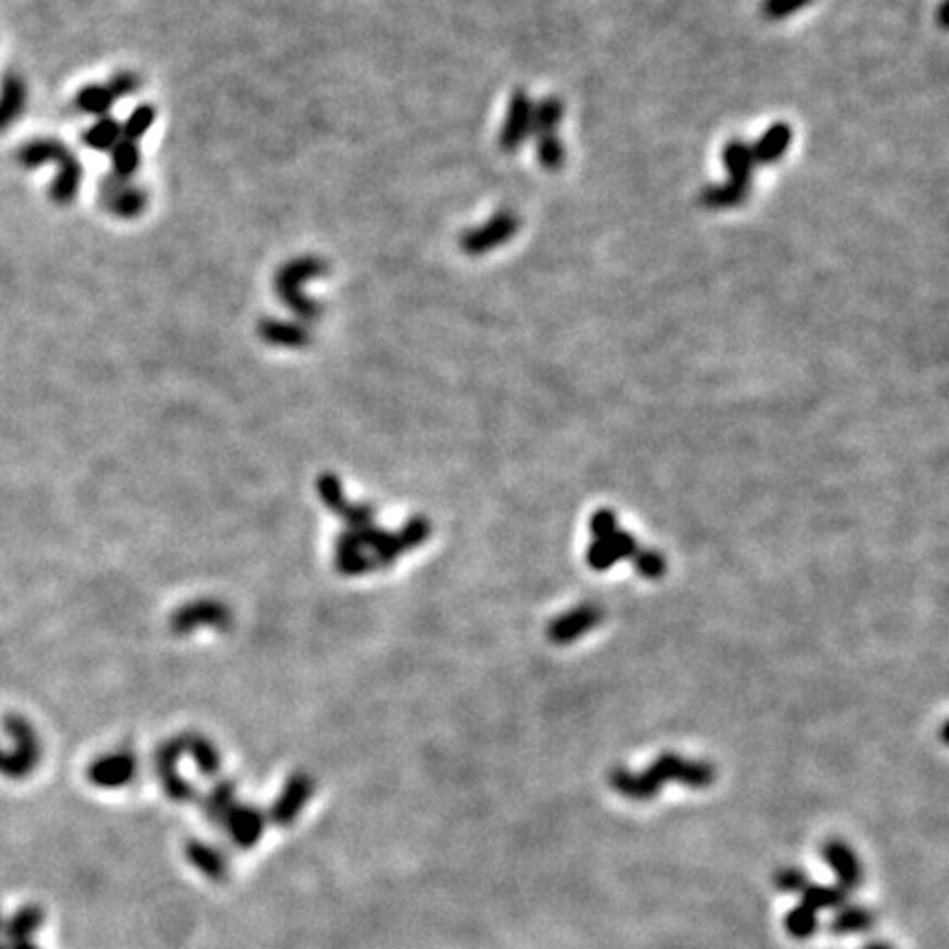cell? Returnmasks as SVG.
<instances>
[{
    "mask_svg": "<svg viewBox=\"0 0 949 949\" xmlns=\"http://www.w3.org/2000/svg\"><path fill=\"white\" fill-rule=\"evenodd\" d=\"M611 787L629 800H650L655 798L663 783H680L693 789H704L714 783V768L701 761H688L678 754H661L657 761L644 772L613 770L609 774Z\"/></svg>",
    "mask_w": 949,
    "mask_h": 949,
    "instance_id": "1",
    "label": "cell"
},
{
    "mask_svg": "<svg viewBox=\"0 0 949 949\" xmlns=\"http://www.w3.org/2000/svg\"><path fill=\"white\" fill-rule=\"evenodd\" d=\"M326 273V260L311 255L295 257L275 273V293L302 321H315L321 317V306L304 293V287L311 279L324 277Z\"/></svg>",
    "mask_w": 949,
    "mask_h": 949,
    "instance_id": "2",
    "label": "cell"
},
{
    "mask_svg": "<svg viewBox=\"0 0 949 949\" xmlns=\"http://www.w3.org/2000/svg\"><path fill=\"white\" fill-rule=\"evenodd\" d=\"M594 541L587 552V562L592 569L605 572L611 565L622 558L637 556V543L631 534H627L611 510H598L592 519Z\"/></svg>",
    "mask_w": 949,
    "mask_h": 949,
    "instance_id": "3",
    "label": "cell"
},
{
    "mask_svg": "<svg viewBox=\"0 0 949 949\" xmlns=\"http://www.w3.org/2000/svg\"><path fill=\"white\" fill-rule=\"evenodd\" d=\"M5 730L14 738L16 747L12 751L0 749V774L8 776V779H14V781H23L40 763L38 736H36L34 727L23 717H16V714H10L5 719Z\"/></svg>",
    "mask_w": 949,
    "mask_h": 949,
    "instance_id": "4",
    "label": "cell"
},
{
    "mask_svg": "<svg viewBox=\"0 0 949 949\" xmlns=\"http://www.w3.org/2000/svg\"><path fill=\"white\" fill-rule=\"evenodd\" d=\"M519 231V218L515 212L502 210L497 212L493 218H489L484 225L468 229L461 238V251L468 255H484L491 253L495 249H499L502 244L510 242Z\"/></svg>",
    "mask_w": 949,
    "mask_h": 949,
    "instance_id": "5",
    "label": "cell"
},
{
    "mask_svg": "<svg viewBox=\"0 0 949 949\" xmlns=\"http://www.w3.org/2000/svg\"><path fill=\"white\" fill-rule=\"evenodd\" d=\"M100 203L113 216L124 218V220H132L145 212L148 194H145L143 187L132 185L128 178H119L115 174H109L100 182Z\"/></svg>",
    "mask_w": 949,
    "mask_h": 949,
    "instance_id": "6",
    "label": "cell"
},
{
    "mask_svg": "<svg viewBox=\"0 0 949 949\" xmlns=\"http://www.w3.org/2000/svg\"><path fill=\"white\" fill-rule=\"evenodd\" d=\"M532 111L534 102L528 92L517 90L508 102V115L499 135V145L504 152H517L532 135Z\"/></svg>",
    "mask_w": 949,
    "mask_h": 949,
    "instance_id": "7",
    "label": "cell"
},
{
    "mask_svg": "<svg viewBox=\"0 0 949 949\" xmlns=\"http://www.w3.org/2000/svg\"><path fill=\"white\" fill-rule=\"evenodd\" d=\"M822 860L835 873L842 890L850 893V890H856L862 884V877H864L862 864H860L858 856H856V852H852V848L848 844H844L839 839L824 842V846H822Z\"/></svg>",
    "mask_w": 949,
    "mask_h": 949,
    "instance_id": "8",
    "label": "cell"
},
{
    "mask_svg": "<svg viewBox=\"0 0 949 949\" xmlns=\"http://www.w3.org/2000/svg\"><path fill=\"white\" fill-rule=\"evenodd\" d=\"M603 611L596 605H583L569 613L556 618L549 624V640L556 644H569L592 631L596 624H600Z\"/></svg>",
    "mask_w": 949,
    "mask_h": 949,
    "instance_id": "9",
    "label": "cell"
},
{
    "mask_svg": "<svg viewBox=\"0 0 949 949\" xmlns=\"http://www.w3.org/2000/svg\"><path fill=\"white\" fill-rule=\"evenodd\" d=\"M223 824L238 848H253L264 833V815L255 807H231Z\"/></svg>",
    "mask_w": 949,
    "mask_h": 949,
    "instance_id": "10",
    "label": "cell"
},
{
    "mask_svg": "<svg viewBox=\"0 0 949 949\" xmlns=\"http://www.w3.org/2000/svg\"><path fill=\"white\" fill-rule=\"evenodd\" d=\"M25 106H27V84L18 73L8 71L3 77H0V132H5L16 124V119H21Z\"/></svg>",
    "mask_w": 949,
    "mask_h": 949,
    "instance_id": "11",
    "label": "cell"
},
{
    "mask_svg": "<svg viewBox=\"0 0 949 949\" xmlns=\"http://www.w3.org/2000/svg\"><path fill=\"white\" fill-rule=\"evenodd\" d=\"M185 856H187V862L192 864L199 873H203L210 882L223 884L231 875V866H229V862H227V858L223 856V852L218 848L201 842V839L187 842Z\"/></svg>",
    "mask_w": 949,
    "mask_h": 949,
    "instance_id": "12",
    "label": "cell"
},
{
    "mask_svg": "<svg viewBox=\"0 0 949 949\" xmlns=\"http://www.w3.org/2000/svg\"><path fill=\"white\" fill-rule=\"evenodd\" d=\"M311 794H313V785H311V781H308L306 776H295V779H291L289 785L283 787L281 796L277 798L273 811H270L273 822L279 824V826H289V824H293L295 818L302 813L304 805L308 802Z\"/></svg>",
    "mask_w": 949,
    "mask_h": 949,
    "instance_id": "13",
    "label": "cell"
},
{
    "mask_svg": "<svg viewBox=\"0 0 949 949\" xmlns=\"http://www.w3.org/2000/svg\"><path fill=\"white\" fill-rule=\"evenodd\" d=\"M794 141V130L787 124H774L765 130V135L751 145V154L756 165H774L779 163Z\"/></svg>",
    "mask_w": 949,
    "mask_h": 949,
    "instance_id": "14",
    "label": "cell"
},
{
    "mask_svg": "<svg viewBox=\"0 0 949 949\" xmlns=\"http://www.w3.org/2000/svg\"><path fill=\"white\" fill-rule=\"evenodd\" d=\"M81 185V165L75 159L73 152H68L60 163H58V176L51 182L49 197L55 205H71L77 199Z\"/></svg>",
    "mask_w": 949,
    "mask_h": 949,
    "instance_id": "15",
    "label": "cell"
},
{
    "mask_svg": "<svg viewBox=\"0 0 949 949\" xmlns=\"http://www.w3.org/2000/svg\"><path fill=\"white\" fill-rule=\"evenodd\" d=\"M88 776L98 787H122L135 776V761L130 756L102 758L88 770Z\"/></svg>",
    "mask_w": 949,
    "mask_h": 949,
    "instance_id": "16",
    "label": "cell"
},
{
    "mask_svg": "<svg viewBox=\"0 0 949 949\" xmlns=\"http://www.w3.org/2000/svg\"><path fill=\"white\" fill-rule=\"evenodd\" d=\"M68 152L71 150L58 139H31L25 145H21L16 159L23 167L36 169V167H42L47 163L58 165Z\"/></svg>",
    "mask_w": 949,
    "mask_h": 949,
    "instance_id": "17",
    "label": "cell"
},
{
    "mask_svg": "<svg viewBox=\"0 0 949 949\" xmlns=\"http://www.w3.org/2000/svg\"><path fill=\"white\" fill-rule=\"evenodd\" d=\"M723 165H725L732 182H736L741 187H749L751 174H754V167H756V161H754V154H751V145H747L745 141L732 139L723 148Z\"/></svg>",
    "mask_w": 949,
    "mask_h": 949,
    "instance_id": "18",
    "label": "cell"
},
{
    "mask_svg": "<svg viewBox=\"0 0 949 949\" xmlns=\"http://www.w3.org/2000/svg\"><path fill=\"white\" fill-rule=\"evenodd\" d=\"M260 334L264 341L283 347H304L311 341V334L302 324L279 319H264L260 324Z\"/></svg>",
    "mask_w": 949,
    "mask_h": 949,
    "instance_id": "19",
    "label": "cell"
},
{
    "mask_svg": "<svg viewBox=\"0 0 949 949\" xmlns=\"http://www.w3.org/2000/svg\"><path fill=\"white\" fill-rule=\"evenodd\" d=\"M42 923H45V910L38 906H25L3 925V934L14 945L21 940H29L42 927Z\"/></svg>",
    "mask_w": 949,
    "mask_h": 949,
    "instance_id": "20",
    "label": "cell"
},
{
    "mask_svg": "<svg viewBox=\"0 0 949 949\" xmlns=\"http://www.w3.org/2000/svg\"><path fill=\"white\" fill-rule=\"evenodd\" d=\"M875 925V914L869 908L860 906H844L831 921V932L837 936L846 934H864Z\"/></svg>",
    "mask_w": 949,
    "mask_h": 949,
    "instance_id": "21",
    "label": "cell"
},
{
    "mask_svg": "<svg viewBox=\"0 0 949 949\" xmlns=\"http://www.w3.org/2000/svg\"><path fill=\"white\" fill-rule=\"evenodd\" d=\"M749 194V187H741L732 180L723 185H710L701 192V205L708 210H732L736 205H743Z\"/></svg>",
    "mask_w": 949,
    "mask_h": 949,
    "instance_id": "22",
    "label": "cell"
},
{
    "mask_svg": "<svg viewBox=\"0 0 949 949\" xmlns=\"http://www.w3.org/2000/svg\"><path fill=\"white\" fill-rule=\"evenodd\" d=\"M113 104H115V94L111 92V88L106 84L104 86L102 84L84 86L75 98V106L79 113L98 115V117H106L111 113Z\"/></svg>",
    "mask_w": 949,
    "mask_h": 949,
    "instance_id": "23",
    "label": "cell"
},
{
    "mask_svg": "<svg viewBox=\"0 0 949 949\" xmlns=\"http://www.w3.org/2000/svg\"><path fill=\"white\" fill-rule=\"evenodd\" d=\"M84 145L92 148V150H113L119 141H122V124H117L113 117H100L98 124H92L88 130H84L81 135Z\"/></svg>",
    "mask_w": 949,
    "mask_h": 949,
    "instance_id": "24",
    "label": "cell"
},
{
    "mask_svg": "<svg viewBox=\"0 0 949 949\" xmlns=\"http://www.w3.org/2000/svg\"><path fill=\"white\" fill-rule=\"evenodd\" d=\"M802 906L809 910H839L846 906L848 893L839 886H820V884H807V888L800 893Z\"/></svg>",
    "mask_w": 949,
    "mask_h": 949,
    "instance_id": "25",
    "label": "cell"
},
{
    "mask_svg": "<svg viewBox=\"0 0 949 949\" xmlns=\"http://www.w3.org/2000/svg\"><path fill=\"white\" fill-rule=\"evenodd\" d=\"M565 117V104L556 98H545L539 104H534L532 111V135H556L558 124Z\"/></svg>",
    "mask_w": 949,
    "mask_h": 949,
    "instance_id": "26",
    "label": "cell"
},
{
    "mask_svg": "<svg viewBox=\"0 0 949 949\" xmlns=\"http://www.w3.org/2000/svg\"><path fill=\"white\" fill-rule=\"evenodd\" d=\"M141 152L135 141L122 137V141L113 148V174L119 178H128L139 169Z\"/></svg>",
    "mask_w": 949,
    "mask_h": 949,
    "instance_id": "27",
    "label": "cell"
},
{
    "mask_svg": "<svg viewBox=\"0 0 949 949\" xmlns=\"http://www.w3.org/2000/svg\"><path fill=\"white\" fill-rule=\"evenodd\" d=\"M565 143L556 137V135H541L536 137V159L541 163V167L556 172L565 165Z\"/></svg>",
    "mask_w": 949,
    "mask_h": 949,
    "instance_id": "28",
    "label": "cell"
},
{
    "mask_svg": "<svg viewBox=\"0 0 949 949\" xmlns=\"http://www.w3.org/2000/svg\"><path fill=\"white\" fill-rule=\"evenodd\" d=\"M785 929H787V934L792 938H798V940L811 938L815 934V929H818V914L800 903L798 908L787 912Z\"/></svg>",
    "mask_w": 949,
    "mask_h": 949,
    "instance_id": "29",
    "label": "cell"
},
{
    "mask_svg": "<svg viewBox=\"0 0 949 949\" xmlns=\"http://www.w3.org/2000/svg\"><path fill=\"white\" fill-rule=\"evenodd\" d=\"M154 117H156V113H154V109L150 104H143V106L135 109L130 113V117L122 124V137L137 143L152 128Z\"/></svg>",
    "mask_w": 949,
    "mask_h": 949,
    "instance_id": "30",
    "label": "cell"
},
{
    "mask_svg": "<svg viewBox=\"0 0 949 949\" xmlns=\"http://www.w3.org/2000/svg\"><path fill=\"white\" fill-rule=\"evenodd\" d=\"M233 807V785L225 783L212 792V796L205 802V813L214 822H223L227 811Z\"/></svg>",
    "mask_w": 949,
    "mask_h": 949,
    "instance_id": "31",
    "label": "cell"
},
{
    "mask_svg": "<svg viewBox=\"0 0 949 949\" xmlns=\"http://www.w3.org/2000/svg\"><path fill=\"white\" fill-rule=\"evenodd\" d=\"M811 3H813V0H765V3H763V14L770 21H785V18L798 14L800 10H805Z\"/></svg>",
    "mask_w": 949,
    "mask_h": 949,
    "instance_id": "32",
    "label": "cell"
},
{
    "mask_svg": "<svg viewBox=\"0 0 949 949\" xmlns=\"http://www.w3.org/2000/svg\"><path fill=\"white\" fill-rule=\"evenodd\" d=\"M106 86L115 94V100L128 98V94H135L139 90V77L135 73H130V71H119V73H115L111 77V81Z\"/></svg>",
    "mask_w": 949,
    "mask_h": 949,
    "instance_id": "33",
    "label": "cell"
},
{
    "mask_svg": "<svg viewBox=\"0 0 949 949\" xmlns=\"http://www.w3.org/2000/svg\"><path fill=\"white\" fill-rule=\"evenodd\" d=\"M635 565H637V572L646 579H657L663 574V569H667V562H663V558L657 552L637 554Z\"/></svg>",
    "mask_w": 949,
    "mask_h": 949,
    "instance_id": "34",
    "label": "cell"
},
{
    "mask_svg": "<svg viewBox=\"0 0 949 949\" xmlns=\"http://www.w3.org/2000/svg\"><path fill=\"white\" fill-rule=\"evenodd\" d=\"M774 884H776L781 890H785V893H802V890L807 888L809 880H807V875H805L802 871H798V869H783V871L776 873Z\"/></svg>",
    "mask_w": 949,
    "mask_h": 949,
    "instance_id": "35",
    "label": "cell"
},
{
    "mask_svg": "<svg viewBox=\"0 0 949 949\" xmlns=\"http://www.w3.org/2000/svg\"><path fill=\"white\" fill-rule=\"evenodd\" d=\"M862 949H893V947L888 942H882V940H871Z\"/></svg>",
    "mask_w": 949,
    "mask_h": 949,
    "instance_id": "36",
    "label": "cell"
},
{
    "mask_svg": "<svg viewBox=\"0 0 949 949\" xmlns=\"http://www.w3.org/2000/svg\"><path fill=\"white\" fill-rule=\"evenodd\" d=\"M938 21L945 27L947 25V0H940V10H938Z\"/></svg>",
    "mask_w": 949,
    "mask_h": 949,
    "instance_id": "37",
    "label": "cell"
},
{
    "mask_svg": "<svg viewBox=\"0 0 949 949\" xmlns=\"http://www.w3.org/2000/svg\"><path fill=\"white\" fill-rule=\"evenodd\" d=\"M12 949H40L38 945H34L31 940H21V942H14L12 945Z\"/></svg>",
    "mask_w": 949,
    "mask_h": 949,
    "instance_id": "38",
    "label": "cell"
},
{
    "mask_svg": "<svg viewBox=\"0 0 949 949\" xmlns=\"http://www.w3.org/2000/svg\"><path fill=\"white\" fill-rule=\"evenodd\" d=\"M3 925H5V923H3V921H0V932H3Z\"/></svg>",
    "mask_w": 949,
    "mask_h": 949,
    "instance_id": "39",
    "label": "cell"
},
{
    "mask_svg": "<svg viewBox=\"0 0 949 949\" xmlns=\"http://www.w3.org/2000/svg\"><path fill=\"white\" fill-rule=\"evenodd\" d=\"M0 949H8V947H3V945H0Z\"/></svg>",
    "mask_w": 949,
    "mask_h": 949,
    "instance_id": "40",
    "label": "cell"
}]
</instances>
